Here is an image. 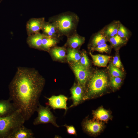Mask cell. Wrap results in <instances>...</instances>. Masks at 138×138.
I'll use <instances>...</instances> for the list:
<instances>
[{
  "label": "cell",
  "instance_id": "6da1fadb",
  "mask_svg": "<svg viewBox=\"0 0 138 138\" xmlns=\"http://www.w3.org/2000/svg\"><path fill=\"white\" fill-rule=\"evenodd\" d=\"M45 83L35 69L19 67L9 84V98L26 121L36 111Z\"/></svg>",
  "mask_w": 138,
  "mask_h": 138
},
{
  "label": "cell",
  "instance_id": "7a4b0ae2",
  "mask_svg": "<svg viewBox=\"0 0 138 138\" xmlns=\"http://www.w3.org/2000/svg\"><path fill=\"white\" fill-rule=\"evenodd\" d=\"M79 21L76 14L68 12L51 17L49 22L54 26L58 35L69 36L76 32Z\"/></svg>",
  "mask_w": 138,
  "mask_h": 138
},
{
  "label": "cell",
  "instance_id": "3957f363",
  "mask_svg": "<svg viewBox=\"0 0 138 138\" xmlns=\"http://www.w3.org/2000/svg\"><path fill=\"white\" fill-rule=\"evenodd\" d=\"M25 121L18 109L10 115L0 117V137L8 138L16 129L24 125Z\"/></svg>",
  "mask_w": 138,
  "mask_h": 138
},
{
  "label": "cell",
  "instance_id": "277c9868",
  "mask_svg": "<svg viewBox=\"0 0 138 138\" xmlns=\"http://www.w3.org/2000/svg\"><path fill=\"white\" fill-rule=\"evenodd\" d=\"M108 83L107 77L104 73L98 72L95 73L89 82L88 91L84 99L89 98L103 91L107 86Z\"/></svg>",
  "mask_w": 138,
  "mask_h": 138
},
{
  "label": "cell",
  "instance_id": "5b68a950",
  "mask_svg": "<svg viewBox=\"0 0 138 138\" xmlns=\"http://www.w3.org/2000/svg\"><path fill=\"white\" fill-rule=\"evenodd\" d=\"M51 110V108L48 106L45 107L39 103L36 111L38 113V116L34 120L33 124L37 125L50 123L57 128H59L60 126L56 122V117Z\"/></svg>",
  "mask_w": 138,
  "mask_h": 138
},
{
  "label": "cell",
  "instance_id": "8992f818",
  "mask_svg": "<svg viewBox=\"0 0 138 138\" xmlns=\"http://www.w3.org/2000/svg\"><path fill=\"white\" fill-rule=\"evenodd\" d=\"M45 98L48 100V102L46 103L47 105L54 110L57 109H63L65 110L66 113L68 109L67 103L68 98L64 95H53L50 97Z\"/></svg>",
  "mask_w": 138,
  "mask_h": 138
},
{
  "label": "cell",
  "instance_id": "52a82bcc",
  "mask_svg": "<svg viewBox=\"0 0 138 138\" xmlns=\"http://www.w3.org/2000/svg\"><path fill=\"white\" fill-rule=\"evenodd\" d=\"M79 84L85 87L90 72L87 69L79 62L75 63L72 66Z\"/></svg>",
  "mask_w": 138,
  "mask_h": 138
},
{
  "label": "cell",
  "instance_id": "ba28073f",
  "mask_svg": "<svg viewBox=\"0 0 138 138\" xmlns=\"http://www.w3.org/2000/svg\"><path fill=\"white\" fill-rule=\"evenodd\" d=\"M71 96L70 98L72 103L68 109L75 107L79 104L84 99L82 86L79 84H75L70 89Z\"/></svg>",
  "mask_w": 138,
  "mask_h": 138
},
{
  "label": "cell",
  "instance_id": "9c48e42d",
  "mask_svg": "<svg viewBox=\"0 0 138 138\" xmlns=\"http://www.w3.org/2000/svg\"><path fill=\"white\" fill-rule=\"evenodd\" d=\"M45 22L44 18H32L27 22L26 30L27 34L29 36L39 32L41 30Z\"/></svg>",
  "mask_w": 138,
  "mask_h": 138
},
{
  "label": "cell",
  "instance_id": "30bf717a",
  "mask_svg": "<svg viewBox=\"0 0 138 138\" xmlns=\"http://www.w3.org/2000/svg\"><path fill=\"white\" fill-rule=\"evenodd\" d=\"M17 109L10 98L6 100H0V117L10 115Z\"/></svg>",
  "mask_w": 138,
  "mask_h": 138
},
{
  "label": "cell",
  "instance_id": "8fae6325",
  "mask_svg": "<svg viewBox=\"0 0 138 138\" xmlns=\"http://www.w3.org/2000/svg\"><path fill=\"white\" fill-rule=\"evenodd\" d=\"M32 130L22 125L16 129L8 138H33Z\"/></svg>",
  "mask_w": 138,
  "mask_h": 138
},
{
  "label": "cell",
  "instance_id": "7c38bea8",
  "mask_svg": "<svg viewBox=\"0 0 138 138\" xmlns=\"http://www.w3.org/2000/svg\"><path fill=\"white\" fill-rule=\"evenodd\" d=\"M83 129L87 133L94 134L100 132L102 129V124L100 122L87 120L83 124Z\"/></svg>",
  "mask_w": 138,
  "mask_h": 138
},
{
  "label": "cell",
  "instance_id": "4fadbf2b",
  "mask_svg": "<svg viewBox=\"0 0 138 138\" xmlns=\"http://www.w3.org/2000/svg\"><path fill=\"white\" fill-rule=\"evenodd\" d=\"M120 22L119 20H113L100 30L107 39H109L117 34Z\"/></svg>",
  "mask_w": 138,
  "mask_h": 138
},
{
  "label": "cell",
  "instance_id": "5bb4252c",
  "mask_svg": "<svg viewBox=\"0 0 138 138\" xmlns=\"http://www.w3.org/2000/svg\"><path fill=\"white\" fill-rule=\"evenodd\" d=\"M46 36L39 32L30 35L27 39V43L31 48L41 49L42 39Z\"/></svg>",
  "mask_w": 138,
  "mask_h": 138
},
{
  "label": "cell",
  "instance_id": "9a60e30c",
  "mask_svg": "<svg viewBox=\"0 0 138 138\" xmlns=\"http://www.w3.org/2000/svg\"><path fill=\"white\" fill-rule=\"evenodd\" d=\"M76 32L69 36L67 43L71 48L76 49L84 43L85 38Z\"/></svg>",
  "mask_w": 138,
  "mask_h": 138
},
{
  "label": "cell",
  "instance_id": "2e32d148",
  "mask_svg": "<svg viewBox=\"0 0 138 138\" xmlns=\"http://www.w3.org/2000/svg\"><path fill=\"white\" fill-rule=\"evenodd\" d=\"M89 54L95 65L100 67H105L109 62L111 56L101 54L94 55L91 52Z\"/></svg>",
  "mask_w": 138,
  "mask_h": 138
},
{
  "label": "cell",
  "instance_id": "e0dca14e",
  "mask_svg": "<svg viewBox=\"0 0 138 138\" xmlns=\"http://www.w3.org/2000/svg\"><path fill=\"white\" fill-rule=\"evenodd\" d=\"M107 38L100 30L93 36L91 42L93 49L98 45L106 43Z\"/></svg>",
  "mask_w": 138,
  "mask_h": 138
},
{
  "label": "cell",
  "instance_id": "ac0fdd59",
  "mask_svg": "<svg viewBox=\"0 0 138 138\" xmlns=\"http://www.w3.org/2000/svg\"><path fill=\"white\" fill-rule=\"evenodd\" d=\"M41 30L43 34L49 37L55 38L58 35L54 26L49 22L45 21Z\"/></svg>",
  "mask_w": 138,
  "mask_h": 138
},
{
  "label": "cell",
  "instance_id": "d6986e66",
  "mask_svg": "<svg viewBox=\"0 0 138 138\" xmlns=\"http://www.w3.org/2000/svg\"><path fill=\"white\" fill-rule=\"evenodd\" d=\"M57 42L55 38L46 36L42 39L41 49L44 50H48L56 44Z\"/></svg>",
  "mask_w": 138,
  "mask_h": 138
},
{
  "label": "cell",
  "instance_id": "ffe728a7",
  "mask_svg": "<svg viewBox=\"0 0 138 138\" xmlns=\"http://www.w3.org/2000/svg\"><path fill=\"white\" fill-rule=\"evenodd\" d=\"M81 57V55L77 49L71 48L68 49L67 56L68 61L73 62L75 63H78Z\"/></svg>",
  "mask_w": 138,
  "mask_h": 138
},
{
  "label": "cell",
  "instance_id": "44dd1931",
  "mask_svg": "<svg viewBox=\"0 0 138 138\" xmlns=\"http://www.w3.org/2000/svg\"><path fill=\"white\" fill-rule=\"evenodd\" d=\"M131 32L129 29L120 22L117 34L122 39L127 41L131 34Z\"/></svg>",
  "mask_w": 138,
  "mask_h": 138
},
{
  "label": "cell",
  "instance_id": "7402d4cb",
  "mask_svg": "<svg viewBox=\"0 0 138 138\" xmlns=\"http://www.w3.org/2000/svg\"><path fill=\"white\" fill-rule=\"evenodd\" d=\"M94 117L96 119L102 121H106L109 117V115L107 111L101 108L94 111L93 112Z\"/></svg>",
  "mask_w": 138,
  "mask_h": 138
},
{
  "label": "cell",
  "instance_id": "603a6c76",
  "mask_svg": "<svg viewBox=\"0 0 138 138\" xmlns=\"http://www.w3.org/2000/svg\"><path fill=\"white\" fill-rule=\"evenodd\" d=\"M51 53L53 56L58 60L63 59L66 56L65 49L62 47H56L52 49Z\"/></svg>",
  "mask_w": 138,
  "mask_h": 138
},
{
  "label": "cell",
  "instance_id": "cb8c5ba5",
  "mask_svg": "<svg viewBox=\"0 0 138 138\" xmlns=\"http://www.w3.org/2000/svg\"><path fill=\"white\" fill-rule=\"evenodd\" d=\"M108 40L112 46L114 47L125 44L126 42V40L122 39L117 34L109 38Z\"/></svg>",
  "mask_w": 138,
  "mask_h": 138
},
{
  "label": "cell",
  "instance_id": "d4e9b609",
  "mask_svg": "<svg viewBox=\"0 0 138 138\" xmlns=\"http://www.w3.org/2000/svg\"><path fill=\"white\" fill-rule=\"evenodd\" d=\"M110 49V46L106 43L97 46L93 49L100 52L107 53L109 51Z\"/></svg>",
  "mask_w": 138,
  "mask_h": 138
},
{
  "label": "cell",
  "instance_id": "484cf974",
  "mask_svg": "<svg viewBox=\"0 0 138 138\" xmlns=\"http://www.w3.org/2000/svg\"><path fill=\"white\" fill-rule=\"evenodd\" d=\"M110 70V74L112 77H122L123 74L122 72L113 64H111Z\"/></svg>",
  "mask_w": 138,
  "mask_h": 138
},
{
  "label": "cell",
  "instance_id": "4316f807",
  "mask_svg": "<svg viewBox=\"0 0 138 138\" xmlns=\"http://www.w3.org/2000/svg\"><path fill=\"white\" fill-rule=\"evenodd\" d=\"M79 61L80 63L86 67L87 68L90 65L89 59L86 54L84 52L82 53V56Z\"/></svg>",
  "mask_w": 138,
  "mask_h": 138
},
{
  "label": "cell",
  "instance_id": "83f0119b",
  "mask_svg": "<svg viewBox=\"0 0 138 138\" xmlns=\"http://www.w3.org/2000/svg\"><path fill=\"white\" fill-rule=\"evenodd\" d=\"M121 82V79L120 77H112L111 79V83L112 85L115 88H118Z\"/></svg>",
  "mask_w": 138,
  "mask_h": 138
},
{
  "label": "cell",
  "instance_id": "f1b7e54d",
  "mask_svg": "<svg viewBox=\"0 0 138 138\" xmlns=\"http://www.w3.org/2000/svg\"><path fill=\"white\" fill-rule=\"evenodd\" d=\"M66 129L67 133L70 135L75 136L77 135L76 130L74 126L72 125H68L65 124L63 125Z\"/></svg>",
  "mask_w": 138,
  "mask_h": 138
},
{
  "label": "cell",
  "instance_id": "f546056e",
  "mask_svg": "<svg viewBox=\"0 0 138 138\" xmlns=\"http://www.w3.org/2000/svg\"><path fill=\"white\" fill-rule=\"evenodd\" d=\"M113 65L115 67L118 68L121 67V64L119 57L117 56L113 57L112 61Z\"/></svg>",
  "mask_w": 138,
  "mask_h": 138
}]
</instances>
